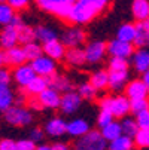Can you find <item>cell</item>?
Returning a JSON list of instances; mask_svg holds the SVG:
<instances>
[{
	"mask_svg": "<svg viewBox=\"0 0 149 150\" xmlns=\"http://www.w3.org/2000/svg\"><path fill=\"white\" fill-rule=\"evenodd\" d=\"M100 107L109 110L116 119H124L131 112V100L127 95L104 97L100 101Z\"/></svg>",
	"mask_w": 149,
	"mask_h": 150,
	"instance_id": "1",
	"label": "cell"
},
{
	"mask_svg": "<svg viewBox=\"0 0 149 150\" xmlns=\"http://www.w3.org/2000/svg\"><path fill=\"white\" fill-rule=\"evenodd\" d=\"M36 5L45 12H49L61 19H70L73 2L70 0H36Z\"/></svg>",
	"mask_w": 149,
	"mask_h": 150,
	"instance_id": "2",
	"label": "cell"
},
{
	"mask_svg": "<svg viewBox=\"0 0 149 150\" xmlns=\"http://www.w3.org/2000/svg\"><path fill=\"white\" fill-rule=\"evenodd\" d=\"M24 25H26L24 21L21 19V16L16 15L12 23L2 30V33H0V45H2L3 49H11L19 43V28Z\"/></svg>",
	"mask_w": 149,
	"mask_h": 150,
	"instance_id": "3",
	"label": "cell"
},
{
	"mask_svg": "<svg viewBox=\"0 0 149 150\" xmlns=\"http://www.w3.org/2000/svg\"><path fill=\"white\" fill-rule=\"evenodd\" d=\"M109 141L98 131H90L83 137L78 138L75 143V150H106L109 147Z\"/></svg>",
	"mask_w": 149,
	"mask_h": 150,
	"instance_id": "4",
	"label": "cell"
},
{
	"mask_svg": "<svg viewBox=\"0 0 149 150\" xmlns=\"http://www.w3.org/2000/svg\"><path fill=\"white\" fill-rule=\"evenodd\" d=\"M3 115H5V120L12 126H27L33 122V112L24 105L15 104Z\"/></svg>",
	"mask_w": 149,
	"mask_h": 150,
	"instance_id": "5",
	"label": "cell"
},
{
	"mask_svg": "<svg viewBox=\"0 0 149 150\" xmlns=\"http://www.w3.org/2000/svg\"><path fill=\"white\" fill-rule=\"evenodd\" d=\"M134 46L133 43L128 42H122L119 39H113L108 43V54L112 58H122V59H128L134 55Z\"/></svg>",
	"mask_w": 149,
	"mask_h": 150,
	"instance_id": "6",
	"label": "cell"
},
{
	"mask_svg": "<svg viewBox=\"0 0 149 150\" xmlns=\"http://www.w3.org/2000/svg\"><path fill=\"white\" fill-rule=\"evenodd\" d=\"M85 39H87V33L81 27H70V28L64 30L61 34V42L66 45L67 49L81 48L85 43Z\"/></svg>",
	"mask_w": 149,
	"mask_h": 150,
	"instance_id": "7",
	"label": "cell"
},
{
	"mask_svg": "<svg viewBox=\"0 0 149 150\" xmlns=\"http://www.w3.org/2000/svg\"><path fill=\"white\" fill-rule=\"evenodd\" d=\"M30 64H31V67L34 69V71H36L37 76L51 77V76L57 74V62L52 58L46 57V55H42V57L36 58Z\"/></svg>",
	"mask_w": 149,
	"mask_h": 150,
	"instance_id": "8",
	"label": "cell"
},
{
	"mask_svg": "<svg viewBox=\"0 0 149 150\" xmlns=\"http://www.w3.org/2000/svg\"><path fill=\"white\" fill-rule=\"evenodd\" d=\"M12 77L14 80L16 82V85L19 88H23L26 89L29 85L37 77L34 69L31 67V64H23V66H19V67H15L14 73H12Z\"/></svg>",
	"mask_w": 149,
	"mask_h": 150,
	"instance_id": "9",
	"label": "cell"
},
{
	"mask_svg": "<svg viewBox=\"0 0 149 150\" xmlns=\"http://www.w3.org/2000/svg\"><path fill=\"white\" fill-rule=\"evenodd\" d=\"M83 49L85 55H87V64H98L104 58V55L108 54V45L100 40L90 42Z\"/></svg>",
	"mask_w": 149,
	"mask_h": 150,
	"instance_id": "10",
	"label": "cell"
},
{
	"mask_svg": "<svg viewBox=\"0 0 149 150\" xmlns=\"http://www.w3.org/2000/svg\"><path fill=\"white\" fill-rule=\"evenodd\" d=\"M81 104H82V97L75 92V91H70V92H66L63 94L61 97V104H60V112L63 115H73L76 113L79 109H81Z\"/></svg>",
	"mask_w": 149,
	"mask_h": 150,
	"instance_id": "11",
	"label": "cell"
},
{
	"mask_svg": "<svg viewBox=\"0 0 149 150\" xmlns=\"http://www.w3.org/2000/svg\"><path fill=\"white\" fill-rule=\"evenodd\" d=\"M148 94H149V89L142 79H134V80L128 82V85H127V88H125V95L131 101L145 100L148 97Z\"/></svg>",
	"mask_w": 149,
	"mask_h": 150,
	"instance_id": "12",
	"label": "cell"
},
{
	"mask_svg": "<svg viewBox=\"0 0 149 150\" xmlns=\"http://www.w3.org/2000/svg\"><path fill=\"white\" fill-rule=\"evenodd\" d=\"M43 129H45L46 135H49L52 138H58L61 135L67 134V122L61 117H51L45 123Z\"/></svg>",
	"mask_w": 149,
	"mask_h": 150,
	"instance_id": "13",
	"label": "cell"
},
{
	"mask_svg": "<svg viewBox=\"0 0 149 150\" xmlns=\"http://www.w3.org/2000/svg\"><path fill=\"white\" fill-rule=\"evenodd\" d=\"M5 54H6V66L9 67H19L23 64H26V61H29L24 46L16 45L11 49H5Z\"/></svg>",
	"mask_w": 149,
	"mask_h": 150,
	"instance_id": "14",
	"label": "cell"
},
{
	"mask_svg": "<svg viewBox=\"0 0 149 150\" xmlns=\"http://www.w3.org/2000/svg\"><path fill=\"white\" fill-rule=\"evenodd\" d=\"M43 52L46 57L52 58L54 61H61L64 59L66 57V52H67V48L66 45L63 43L61 40H52V42H48V43L43 45Z\"/></svg>",
	"mask_w": 149,
	"mask_h": 150,
	"instance_id": "15",
	"label": "cell"
},
{
	"mask_svg": "<svg viewBox=\"0 0 149 150\" xmlns=\"http://www.w3.org/2000/svg\"><path fill=\"white\" fill-rule=\"evenodd\" d=\"M61 97L58 91H55L54 88H48L42 92L40 95H37L40 104L43 109H60L61 104Z\"/></svg>",
	"mask_w": 149,
	"mask_h": 150,
	"instance_id": "16",
	"label": "cell"
},
{
	"mask_svg": "<svg viewBox=\"0 0 149 150\" xmlns=\"http://www.w3.org/2000/svg\"><path fill=\"white\" fill-rule=\"evenodd\" d=\"M131 62L137 73H146L149 70V48L136 49L134 55L131 57Z\"/></svg>",
	"mask_w": 149,
	"mask_h": 150,
	"instance_id": "17",
	"label": "cell"
},
{
	"mask_svg": "<svg viewBox=\"0 0 149 150\" xmlns=\"http://www.w3.org/2000/svg\"><path fill=\"white\" fill-rule=\"evenodd\" d=\"M128 82V71H109V89L113 92L125 91Z\"/></svg>",
	"mask_w": 149,
	"mask_h": 150,
	"instance_id": "18",
	"label": "cell"
},
{
	"mask_svg": "<svg viewBox=\"0 0 149 150\" xmlns=\"http://www.w3.org/2000/svg\"><path fill=\"white\" fill-rule=\"evenodd\" d=\"M88 132H90V125L85 119L76 117V119H72V120L67 122V134L69 135L81 138Z\"/></svg>",
	"mask_w": 149,
	"mask_h": 150,
	"instance_id": "19",
	"label": "cell"
},
{
	"mask_svg": "<svg viewBox=\"0 0 149 150\" xmlns=\"http://www.w3.org/2000/svg\"><path fill=\"white\" fill-rule=\"evenodd\" d=\"M64 61L72 67H82L83 64H87V55H85V49L81 48H70L66 52Z\"/></svg>",
	"mask_w": 149,
	"mask_h": 150,
	"instance_id": "20",
	"label": "cell"
},
{
	"mask_svg": "<svg viewBox=\"0 0 149 150\" xmlns=\"http://www.w3.org/2000/svg\"><path fill=\"white\" fill-rule=\"evenodd\" d=\"M15 100L16 98L14 95V91L9 88V85L0 83V110H2V113H5L11 109Z\"/></svg>",
	"mask_w": 149,
	"mask_h": 150,
	"instance_id": "21",
	"label": "cell"
},
{
	"mask_svg": "<svg viewBox=\"0 0 149 150\" xmlns=\"http://www.w3.org/2000/svg\"><path fill=\"white\" fill-rule=\"evenodd\" d=\"M131 11L137 23H145L149 19V0H133Z\"/></svg>",
	"mask_w": 149,
	"mask_h": 150,
	"instance_id": "22",
	"label": "cell"
},
{
	"mask_svg": "<svg viewBox=\"0 0 149 150\" xmlns=\"http://www.w3.org/2000/svg\"><path fill=\"white\" fill-rule=\"evenodd\" d=\"M49 80V88H54L58 92H70L72 91V82L67 76H63V74H54L51 77H48Z\"/></svg>",
	"mask_w": 149,
	"mask_h": 150,
	"instance_id": "23",
	"label": "cell"
},
{
	"mask_svg": "<svg viewBox=\"0 0 149 150\" xmlns=\"http://www.w3.org/2000/svg\"><path fill=\"white\" fill-rule=\"evenodd\" d=\"M48 88H49V80H48V77L37 76L24 91H26V94L30 95V97H37V95H40L42 92H43L45 89H48Z\"/></svg>",
	"mask_w": 149,
	"mask_h": 150,
	"instance_id": "24",
	"label": "cell"
},
{
	"mask_svg": "<svg viewBox=\"0 0 149 150\" xmlns=\"http://www.w3.org/2000/svg\"><path fill=\"white\" fill-rule=\"evenodd\" d=\"M137 36V27L134 24L125 23L122 25H119V28L116 30V39L122 40V42H128V43H134Z\"/></svg>",
	"mask_w": 149,
	"mask_h": 150,
	"instance_id": "25",
	"label": "cell"
},
{
	"mask_svg": "<svg viewBox=\"0 0 149 150\" xmlns=\"http://www.w3.org/2000/svg\"><path fill=\"white\" fill-rule=\"evenodd\" d=\"M90 83L97 91H103L106 88H109V71H104V70L94 71L90 76Z\"/></svg>",
	"mask_w": 149,
	"mask_h": 150,
	"instance_id": "26",
	"label": "cell"
},
{
	"mask_svg": "<svg viewBox=\"0 0 149 150\" xmlns=\"http://www.w3.org/2000/svg\"><path fill=\"white\" fill-rule=\"evenodd\" d=\"M137 36L134 40V45L137 48H149V24L148 21L145 23H137Z\"/></svg>",
	"mask_w": 149,
	"mask_h": 150,
	"instance_id": "27",
	"label": "cell"
},
{
	"mask_svg": "<svg viewBox=\"0 0 149 150\" xmlns=\"http://www.w3.org/2000/svg\"><path fill=\"white\" fill-rule=\"evenodd\" d=\"M34 31H36V40L40 42L42 45L58 39L57 31L54 28H51V27H46V25H39V27L34 28Z\"/></svg>",
	"mask_w": 149,
	"mask_h": 150,
	"instance_id": "28",
	"label": "cell"
},
{
	"mask_svg": "<svg viewBox=\"0 0 149 150\" xmlns=\"http://www.w3.org/2000/svg\"><path fill=\"white\" fill-rule=\"evenodd\" d=\"M101 134H103V137H104L106 140H108L109 143L115 141L116 138H119L121 135H124L121 122L113 120L112 123H109L108 126H104V128H103V129H101Z\"/></svg>",
	"mask_w": 149,
	"mask_h": 150,
	"instance_id": "29",
	"label": "cell"
},
{
	"mask_svg": "<svg viewBox=\"0 0 149 150\" xmlns=\"http://www.w3.org/2000/svg\"><path fill=\"white\" fill-rule=\"evenodd\" d=\"M109 2H111V0H76V3L85 6L88 11H91L96 16H97L101 11H104L106 8H108Z\"/></svg>",
	"mask_w": 149,
	"mask_h": 150,
	"instance_id": "30",
	"label": "cell"
},
{
	"mask_svg": "<svg viewBox=\"0 0 149 150\" xmlns=\"http://www.w3.org/2000/svg\"><path fill=\"white\" fill-rule=\"evenodd\" d=\"M134 138L128 135H121L115 141L109 143V150H134Z\"/></svg>",
	"mask_w": 149,
	"mask_h": 150,
	"instance_id": "31",
	"label": "cell"
},
{
	"mask_svg": "<svg viewBox=\"0 0 149 150\" xmlns=\"http://www.w3.org/2000/svg\"><path fill=\"white\" fill-rule=\"evenodd\" d=\"M121 125H122V132H124V135H128V137H131V138H134L136 134L140 131L136 117L127 116V117H124V119L121 120Z\"/></svg>",
	"mask_w": 149,
	"mask_h": 150,
	"instance_id": "32",
	"label": "cell"
},
{
	"mask_svg": "<svg viewBox=\"0 0 149 150\" xmlns=\"http://www.w3.org/2000/svg\"><path fill=\"white\" fill-rule=\"evenodd\" d=\"M15 12L16 11L9 3H2V5H0V24L5 25V27L9 25L14 21V18L16 16Z\"/></svg>",
	"mask_w": 149,
	"mask_h": 150,
	"instance_id": "33",
	"label": "cell"
},
{
	"mask_svg": "<svg viewBox=\"0 0 149 150\" xmlns=\"http://www.w3.org/2000/svg\"><path fill=\"white\" fill-rule=\"evenodd\" d=\"M24 51H26V55H27L29 61H34L36 58L45 55L43 45H39L37 42H31V43H29V45H24Z\"/></svg>",
	"mask_w": 149,
	"mask_h": 150,
	"instance_id": "34",
	"label": "cell"
},
{
	"mask_svg": "<svg viewBox=\"0 0 149 150\" xmlns=\"http://www.w3.org/2000/svg\"><path fill=\"white\" fill-rule=\"evenodd\" d=\"M76 92L82 97V100H93V98H96V95H97V89L93 86L90 82L81 83L79 86H78V91H76Z\"/></svg>",
	"mask_w": 149,
	"mask_h": 150,
	"instance_id": "35",
	"label": "cell"
},
{
	"mask_svg": "<svg viewBox=\"0 0 149 150\" xmlns=\"http://www.w3.org/2000/svg\"><path fill=\"white\" fill-rule=\"evenodd\" d=\"M34 40H36V31L31 27L24 25V27L19 28V43L23 46L31 43V42H34Z\"/></svg>",
	"mask_w": 149,
	"mask_h": 150,
	"instance_id": "36",
	"label": "cell"
},
{
	"mask_svg": "<svg viewBox=\"0 0 149 150\" xmlns=\"http://www.w3.org/2000/svg\"><path fill=\"white\" fill-rule=\"evenodd\" d=\"M109 71H128V59L122 58H111Z\"/></svg>",
	"mask_w": 149,
	"mask_h": 150,
	"instance_id": "37",
	"label": "cell"
},
{
	"mask_svg": "<svg viewBox=\"0 0 149 150\" xmlns=\"http://www.w3.org/2000/svg\"><path fill=\"white\" fill-rule=\"evenodd\" d=\"M134 144L139 149H149V129H140L134 137Z\"/></svg>",
	"mask_w": 149,
	"mask_h": 150,
	"instance_id": "38",
	"label": "cell"
},
{
	"mask_svg": "<svg viewBox=\"0 0 149 150\" xmlns=\"http://www.w3.org/2000/svg\"><path fill=\"white\" fill-rule=\"evenodd\" d=\"M113 119H115V116H113L109 110L101 109V110H100V113H98V116H97V125L103 129L104 126H108L109 123H112V122H113Z\"/></svg>",
	"mask_w": 149,
	"mask_h": 150,
	"instance_id": "39",
	"label": "cell"
},
{
	"mask_svg": "<svg viewBox=\"0 0 149 150\" xmlns=\"http://www.w3.org/2000/svg\"><path fill=\"white\" fill-rule=\"evenodd\" d=\"M149 109V100L145 98V100H136V101H131V113H134L136 116L145 110Z\"/></svg>",
	"mask_w": 149,
	"mask_h": 150,
	"instance_id": "40",
	"label": "cell"
},
{
	"mask_svg": "<svg viewBox=\"0 0 149 150\" xmlns=\"http://www.w3.org/2000/svg\"><path fill=\"white\" fill-rule=\"evenodd\" d=\"M136 120L139 123V128L140 129H149V109L139 113L136 116Z\"/></svg>",
	"mask_w": 149,
	"mask_h": 150,
	"instance_id": "41",
	"label": "cell"
},
{
	"mask_svg": "<svg viewBox=\"0 0 149 150\" xmlns=\"http://www.w3.org/2000/svg\"><path fill=\"white\" fill-rule=\"evenodd\" d=\"M16 149H18V150H36L37 146H36V143H34L33 140L26 138V140L16 141Z\"/></svg>",
	"mask_w": 149,
	"mask_h": 150,
	"instance_id": "42",
	"label": "cell"
},
{
	"mask_svg": "<svg viewBox=\"0 0 149 150\" xmlns=\"http://www.w3.org/2000/svg\"><path fill=\"white\" fill-rule=\"evenodd\" d=\"M45 129H42V128H33L30 131V140H33L34 143H40L45 138Z\"/></svg>",
	"mask_w": 149,
	"mask_h": 150,
	"instance_id": "43",
	"label": "cell"
},
{
	"mask_svg": "<svg viewBox=\"0 0 149 150\" xmlns=\"http://www.w3.org/2000/svg\"><path fill=\"white\" fill-rule=\"evenodd\" d=\"M6 3H9L15 11H24L30 5V0H8Z\"/></svg>",
	"mask_w": 149,
	"mask_h": 150,
	"instance_id": "44",
	"label": "cell"
},
{
	"mask_svg": "<svg viewBox=\"0 0 149 150\" xmlns=\"http://www.w3.org/2000/svg\"><path fill=\"white\" fill-rule=\"evenodd\" d=\"M0 150H18L16 149V141L11 138H3L0 141Z\"/></svg>",
	"mask_w": 149,
	"mask_h": 150,
	"instance_id": "45",
	"label": "cell"
},
{
	"mask_svg": "<svg viewBox=\"0 0 149 150\" xmlns=\"http://www.w3.org/2000/svg\"><path fill=\"white\" fill-rule=\"evenodd\" d=\"M11 77H12V76H11L9 70L5 69V67H2V70H0V83H6V85H9Z\"/></svg>",
	"mask_w": 149,
	"mask_h": 150,
	"instance_id": "46",
	"label": "cell"
},
{
	"mask_svg": "<svg viewBox=\"0 0 149 150\" xmlns=\"http://www.w3.org/2000/svg\"><path fill=\"white\" fill-rule=\"evenodd\" d=\"M29 107H30V109H33V110H42V109H43L37 97H30V100H29Z\"/></svg>",
	"mask_w": 149,
	"mask_h": 150,
	"instance_id": "47",
	"label": "cell"
},
{
	"mask_svg": "<svg viewBox=\"0 0 149 150\" xmlns=\"http://www.w3.org/2000/svg\"><path fill=\"white\" fill-rule=\"evenodd\" d=\"M51 149H52V150H70V149H69V146H67L66 143H61V141L54 143V144L51 146Z\"/></svg>",
	"mask_w": 149,
	"mask_h": 150,
	"instance_id": "48",
	"label": "cell"
},
{
	"mask_svg": "<svg viewBox=\"0 0 149 150\" xmlns=\"http://www.w3.org/2000/svg\"><path fill=\"white\" fill-rule=\"evenodd\" d=\"M0 64H2V67H6V54H5V49L0 52Z\"/></svg>",
	"mask_w": 149,
	"mask_h": 150,
	"instance_id": "49",
	"label": "cell"
},
{
	"mask_svg": "<svg viewBox=\"0 0 149 150\" xmlns=\"http://www.w3.org/2000/svg\"><path fill=\"white\" fill-rule=\"evenodd\" d=\"M142 80L145 82V85H146L148 89H149V70H148L146 73H143V74H142Z\"/></svg>",
	"mask_w": 149,
	"mask_h": 150,
	"instance_id": "50",
	"label": "cell"
},
{
	"mask_svg": "<svg viewBox=\"0 0 149 150\" xmlns=\"http://www.w3.org/2000/svg\"><path fill=\"white\" fill-rule=\"evenodd\" d=\"M36 150H52L51 146H46V144H42V146H37Z\"/></svg>",
	"mask_w": 149,
	"mask_h": 150,
	"instance_id": "51",
	"label": "cell"
},
{
	"mask_svg": "<svg viewBox=\"0 0 149 150\" xmlns=\"http://www.w3.org/2000/svg\"><path fill=\"white\" fill-rule=\"evenodd\" d=\"M0 2H2V3H6V2H8V0H0Z\"/></svg>",
	"mask_w": 149,
	"mask_h": 150,
	"instance_id": "52",
	"label": "cell"
},
{
	"mask_svg": "<svg viewBox=\"0 0 149 150\" xmlns=\"http://www.w3.org/2000/svg\"><path fill=\"white\" fill-rule=\"evenodd\" d=\"M70 2H73V3H75V2H76V0H70Z\"/></svg>",
	"mask_w": 149,
	"mask_h": 150,
	"instance_id": "53",
	"label": "cell"
},
{
	"mask_svg": "<svg viewBox=\"0 0 149 150\" xmlns=\"http://www.w3.org/2000/svg\"><path fill=\"white\" fill-rule=\"evenodd\" d=\"M148 24H149V19H148Z\"/></svg>",
	"mask_w": 149,
	"mask_h": 150,
	"instance_id": "54",
	"label": "cell"
}]
</instances>
